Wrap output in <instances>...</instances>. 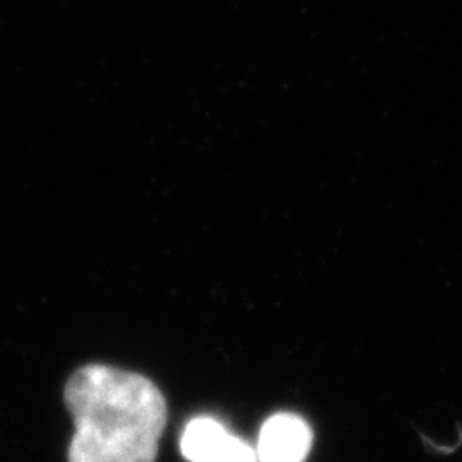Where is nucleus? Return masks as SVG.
Wrapping results in <instances>:
<instances>
[{
  "instance_id": "nucleus-1",
  "label": "nucleus",
  "mask_w": 462,
  "mask_h": 462,
  "mask_svg": "<svg viewBox=\"0 0 462 462\" xmlns=\"http://www.w3.org/2000/svg\"><path fill=\"white\" fill-rule=\"evenodd\" d=\"M76 424L69 462H154L168 420L166 399L149 378L106 365L71 374L64 389Z\"/></svg>"
},
{
  "instance_id": "nucleus-2",
  "label": "nucleus",
  "mask_w": 462,
  "mask_h": 462,
  "mask_svg": "<svg viewBox=\"0 0 462 462\" xmlns=\"http://www.w3.org/2000/svg\"><path fill=\"white\" fill-rule=\"evenodd\" d=\"M312 445L310 426L295 414H273L258 438V462H305Z\"/></svg>"
},
{
  "instance_id": "nucleus-3",
  "label": "nucleus",
  "mask_w": 462,
  "mask_h": 462,
  "mask_svg": "<svg viewBox=\"0 0 462 462\" xmlns=\"http://www.w3.org/2000/svg\"><path fill=\"white\" fill-rule=\"evenodd\" d=\"M227 436V430L214 418H195L183 430L181 453L189 462H210Z\"/></svg>"
},
{
  "instance_id": "nucleus-4",
  "label": "nucleus",
  "mask_w": 462,
  "mask_h": 462,
  "mask_svg": "<svg viewBox=\"0 0 462 462\" xmlns=\"http://www.w3.org/2000/svg\"><path fill=\"white\" fill-rule=\"evenodd\" d=\"M210 462H258L253 447L236 436H227Z\"/></svg>"
}]
</instances>
